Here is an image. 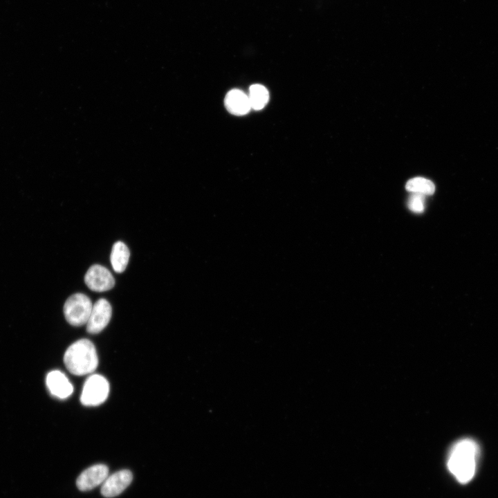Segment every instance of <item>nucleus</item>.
Returning a JSON list of instances; mask_svg holds the SVG:
<instances>
[{
	"instance_id": "nucleus-1",
	"label": "nucleus",
	"mask_w": 498,
	"mask_h": 498,
	"mask_svg": "<svg viewBox=\"0 0 498 498\" xmlns=\"http://www.w3.org/2000/svg\"><path fill=\"white\" fill-rule=\"evenodd\" d=\"M479 454V446L471 439H462L454 444L448 455L447 465L459 482L466 483L474 477Z\"/></svg>"
},
{
	"instance_id": "nucleus-2",
	"label": "nucleus",
	"mask_w": 498,
	"mask_h": 498,
	"mask_svg": "<svg viewBox=\"0 0 498 498\" xmlns=\"http://www.w3.org/2000/svg\"><path fill=\"white\" fill-rule=\"evenodd\" d=\"M64 362L66 369L75 376L91 374L98 365L95 346L87 339L75 342L66 349Z\"/></svg>"
},
{
	"instance_id": "nucleus-3",
	"label": "nucleus",
	"mask_w": 498,
	"mask_h": 498,
	"mask_svg": "<svg viewBox=\"0 0 498 498\" xmlns=\"http://www.w3.org/2000/svg\"><path fill=\"white\" fill-rule=\"evenodd\" d=\"M92 307L93 304L89 297L83 293H75L66 301L64 314L70 324L80 326L86 324Z\"/></svg>"
},
{
	"instance_id": "nucleus-4",
	"label": "nucleus",
	"mask_w": 498,
	"mask_h": 498,
	"mask_svg": "<svg viewBox=\"0 0 498 498\" xmlns=\"http://www.w3.org/2000/svg\"><path fill=\"white\" fill-rule=\"evenodd\" d=\"M109 393L107 380L100 374H93L86 380L80 396L85 406H97L104 403Z\"/></svg>"
},
{
	"instance_id": "nucleus-5",
	"label": "nucleus",
	"mask_w": 498,
	"mask_h": 498,
	"mask_svg": "<svg viewBox=\"0 0 498 498\" xmlns=\"http://www.w3.org/2000/svg\"><path fill=\"white\" fill-rule=\"evenodd\" d=\"M84 282L91 290L95 292L107 291L115 285V279L111 272L98 264L89 268L84 276Z\"/></svg>"
},
{
	"instance_id": "nucleus-6",
	"label": "nucleus",
	"mask_w": 498,
	"mask_h": 498,
	"mask_svg": "<svg viewBox=\"0 0 498 498\" xmlns=\"http://www.w3.org/2000/svg\"><path fill=\"white\" fill-rule=\"evenodd\" d=\"M112 309L110 303L104 298L99 299L93 304L92 310L86 322V330L94 334L102 331L109 324Z\"/></svg>"
},
{
	"instance_id": "nucleus-7",
	"label": "nucleus",
	"mask_w": 498,
	"mask_h": 498,
	"mask_svg": "<svg viewBox=\"0 0 498 498\" xmlns=\"http://www.w3.org/2000/svg\"><path fill=\"white\" fill-rule=\"evenodd\" d=\"M109 474V468L104 464L93 465L84 470L77 477L76 485L81 491H87L102 484Z\"/></svg>"
},
{
	"instance_id": "nucleus-8",
	"label": "nucleus",
	"mask_w": 498,
	"mask_h": 498,
	"mask_svg": "<svg viewBox=\"0 0 498 498\" xmlns=\"http://www.w3.org/2000/svg\"><path fill=\"white\" fill-rule=\"evenodd\" d=\"M132 479L130 470H119L107 477L102 485L101 494L107 498L116 497L129 486Z\"/></svg>"
},
{
	"instance_id": "nucleus-9",
	"label": "nucleus",
	"mask_w": 498,
	"mask_h": 498,
	"mask_svg": "<svg viewBox=\"0 0 498 498\" xmlns=\"http://www.w3.org/2000/svg\"><path fill=\"white\" fill-rule=\"evenodd\" d=\"M46 384L50 393L60 399L68 398L73 391V387L68 378L58 370H53L47 374Z\"/></svg>"
},
{
	"instance_id": "nucleus-10",
	"label": "nucleus",
	"mask_w": 498,
	"mask_h": 498,
	"mask_svg": "<svg viewBox=\"0 0 498 498\" xmlns=\"http://www.w3.org/2000/svg\"><path fill=\"white\" fill-rule=\"evenodd\" d=\"M224 104L232 114L243 116L251 109L248 95L239 89H232L225 95Z\"/></svg>"
},
{
	"instance_id": "nucleus-11",
	"label": "nucleus",
	"mask_w": 498,
	"mask_h": 498,
	"mask_svg": "<svg viewBox=\"0 0 498 498\" xmlns=\"http://www.w3.org/2000/svg\"><path fill=\"white\" fill-rule=\"evenodd\" d=\"M130 256L129 250L122 241L116 242L111 250L110 260L116 273H122L127 268Z\"/></svg>"
},
{
	"instance_id": "nucleus-12",
	"label": "nucleus",
	"mask_w": 498,
	"mask_h": 498,
	"mask_svg": "<svg viewBox=\"0 0 498 498\" xmlns=\"http://www.w3.org/2000/svg\"><path fill=\"white\" fill-rule=\"evenodd\" d=\"M248 95L251 109L255 110L262 109L269 100L268 90L265 86L259 84L250 86Z\"/></svg>"
},
{
	"instance_id": "nucleus-13",
	"label": "nucleus",
	"mask_w": 498,
	"mask_h": 498,
	"mask_svg": "<svg viewBox=\"0 0 498 498\" xmlns=\"http://www.w3.org/2000/svg\"><path fill=\"white\" fill-rule=\"evenodd\" d=\"M408 192L424 195H431L435 191L434 184L428 179L423 177H415L409 179L405 185Z\"/></svg>"
},
{
	"instance_id": "nucleus-14",
	"label": "nucleus",
	"mask_w": 498,
	"mask_h": 498,
	"mask_svg": "<svg viewBox=\"0 0 498 498\" xmlns=\"http://www.w3.org/2000/svg\"><path fill=\"white\" fill-rule=\"evenodd\" d=\"M424 194L412 193L407 201L409 209L415 213H421L425 210Z\"/></svg>"
}]
</instances>
